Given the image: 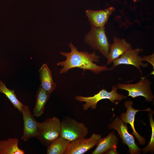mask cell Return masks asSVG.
Segmentation results:
<instances>
[{"instance_id": "obj_16", "label": "cell", "mask_w": 154, "mask_h": 154, "mask_svg": "<svg viewBox=\"0 0 154 154\" xmlns=\"http://www.w3.org/2000/svg\"><path fill=\"white\" fill-rule=\"evenodd\" d=\"M19 141L17 138L0 140V154H24V151L18 146Z\"/></svg>"}, {"instance_id": "obj_15", "label": "cell", "mask_w": 154, "mask_h": 154, "mask_svg": "<svg viewBox=\"0 0 154 154\" xmlns=\"http://www.w3.org/2000/svg\"><path fill=\"white\" fill-rule=\"evenodd\" d=\"M114 131L110 133L106 137L102 138L99 141L97 146L92 154L106 153L110 149L117 148L119 139L115 134Z\"/></svg>"}, {"instance_id": "obj_13", "label": "cell", "mask_w": 154, "mask_h": 154, "mask_svg": "<svg viewBox=\"0 0 154 154\" xmlns=\"http://www.w3.org/2000/svg\"><path fill=\"white\" fill-rule=\"evenodd\" d=\"M113 37L114 42L110 45L106 66L113 62L127 50L132 48L131 44L125 39H120L115 36Z\"/></svg>"}, {"instance_id": "obj_14", "label": "cell", "mask_w": 154, "mask_h": 154, "mask_svg": "<svg viewBox=\"0 0 154 154\" xmlns=\"http://www.w3.org/2000/svg\"><path fill=\"white\" fill-rule=\"evenodd\" d=\"M40 75L39 87L51 94L57 84L53 81L52 72L47 64H44L38 70Z\"/></svg>"}, {"instance_id": "obj_3", "label": "cell", "mask_w": 154, "mask_h": 154, "mask_svg": "<svg viewBox=\"0 0 154 154\" xmlns=\"http://www.w3.org/2000/svg\"><path fill=\"white\" fill-rule=\"evenodd\" d=\"M117 89L116 86H113L110 92H108L106 89H103L93 96L84 97L77 95L75 99L77 101L85 102L82 105L84 110H87L89 108L95 109L98 102L103 99H109L112 102L117 105L120 101L126 98L124 95L118 93Z\"/></svg>"}, {"instance_id": "obj_12", "label": "cell", "mask_w": 154, "mask_h": 154, "mask_svg": "<svg viewBox=\"0 0 154 154\" xmlns=\"http://www.w3.org/2000/svg\"><path fill=\"white\" fill-rule=\"evenodd\" d=\"M115 10L114 7H111L100 10H87L86 14L91 27L98 28L105 27L110 16Z\"/></svg>"}, {"instance_id": "obj_7", "label": "cell", "mask_w": 154, "mask_h": 154, "mask_svg": "<svg viewBox=\"0 0 154 154\" xmlns=\"http://www.w3.org/2000/svg\"><path fill=\"white\" fill-rule=\"evenodd\" d=\"M108 128L110 129H114L117 132L123 143L128 146L130 154L140 153L141 149L135 143L133 136L128 132L127 124L120 117H116L109 125Z\"/></svg>"}, {"instance_id": "obj_22", "label": "cell", "mask_w": 154, "mask_h": 154, "mask_svg": "<svg viewBox=\"0 0 154 154\" xmlns=\"http://www.w3.org/2000/svg\"><path fill=\"white\" fill-rule=\"evenodd\" d=\"M116 149L115 148H112L108 150L106 154H117Z\"/></svg>"}, {"instance_id": "obj_17", "label": "cell", "mask_w": 154, "mask_h": 154, "mask_svg": "<svg viewBox=\"0 0 154 154\" xmlns=\"http://www.w3.org/2000/svg\"><path fill=\"white\" fill-rule=\"evenodd\" d=\"M50 95L39 87L36 93L35 104L33 111L34 116L38 117L43 114L45 105L49 98Z\"/></svg>"}, {"instance_id": "obj_23", "label": "cell", "mask_w": 154, "mask_h": 154, "mask_svg": "<svg viewBox=\"0 0 154 154\" xmlns=\"http://www.w3.org/2000/svg\"><path fill=\"white\" fill-rule=\"evenodd\" d=\"M135 2H136L137 1V0H133Z\"/></svg>"}, {"instance_id": "obj_8", "label": "cell", "mask_w": 154, "mask_h": 154, "mask_svg": "<svg viewBox=\"0 0 154 154\" xmlns=\"http://www.w3.org/2000/svg\"><path fill=\"white\" fill-rule=\"evenodd\" d=\"M142 48H136L127 50L123 54L113 62L112 68L113 70L116 66L121 64L131 65L135 66L143 76L141 67H147L149 63H144L143 57L139 55L140 52L143 51Z\"/></svg>"}, {"instance_id": "obj_19", "label": "cell", "mask_w": 154, "mask_h": 154, "mask_svg": "<svg viewBox=\"0 0 154 154\" xmlns=\"http://www.w3.org/2000/svg\"><path fill=\"white\" fill-rule=\"evenodd\" d=\"M0 93L4 94L14 107L21 112L23 104L17 99L14 90L7 88L5 84L0 80Z\"/></svg>"}, {"instance_id": "obj_5", "label": "cell", "mask_w": 154, "mask_h": 154, "mask_svg": "<svg viewBox=\"0 0 154 154\" xmlns=\"http://www.w3.org/2000/svg\"><path fill=\"white\" fill-rule=\"evenodd\" d=\"M84 42L93 49L98 50L106 59L108 58L110 44L106 36L105 27L95 28L91 27L85 36Z\"/></svg>"}, {"instance_id": "obj_2", "label": "cell", "mask_w": 154, "mask_h": 154, "mask_svg": "<svg viewBox=\"0 0 154 154\" xmlns=\"http://www.w3.org/2000/svg\"><path fill=\"white\" fill-rule=\"evenodd\" d=\"M60 121L56 117L38 122L36 138L43 145L47 147L60 137Z\"/></svg>"}, {"instance_id": "obj_20", "label": "cell", "mask_w": 154, "mask_h": 154, "mask_svg": "<svg viewBox=\"0 0 154 154\" xmlns=\"http://www.w3.org/2000/svg\"><path fill=\"white\" fill-rule=\"evenodd\" d=\"M153 111L149 112L148 115L150 126L151 129V132L150 141L146 147L142 149V152L143 153H146L150 152L153 153L154 151V122L153 119Z\"/></svg>"}, {"instance_id": "obj_6", "label": "cell", "mask_w": 154, "mask_h": 154, "mask_svg": "<svg viewBox=\"0 0 154 154\" xmlns=\"http://www.w3.org/2000/svg\"><path fill=\"white\" fill-rule=\"evenodd\" d=\"M151 82L147 78L142 77L141 79L134 84L118 83L116 85L117 89L127 91L128 94L126 97L130 96L134 98L143 96L148 102L152 101L154 98L151 88Z\"/></svg>"}, {"instance_id": "obj_11", "label": "cell", "mask_w": 154, "mask_h": 154, "mask_svg": "<svg viewBox=\"0 0 154 154\" xmlns=\"http://www.w3.org/2000/svg\"><path fill=\"white\" fill-rule=\"evenodd\" d=\"M133 102L130 100H126L125 102L124 106L127 108L126 112L121 114L120 118L125 123H129L132 129V133L137 139L139 143L141 145L145 143V139L141 136L136 131L134 127V122L135 116L136 113L139 111H145L147 112L151 111V109L148 108L142 110H136L132 107Z\"/></svg>"}, {"instance_id": "obj_1", "label": "cell", "mask_w": 154, "mask_h": 154, "mask_svg": "<svg viewBox=\"0 0 154 154\" xmlns=\"http://www.w3.org/2000/svg\"><path fill=\"white\" fill-rule=\"evenodd\" d=\"M68 46L71 49L70 52H60L66 57L65 60L57 63V65L62 67L59 72L60 74L66 73L70 69L76 68L82 69L84 71L86 70H90L96 74L103 71L113 70L106 65L99 66L94 63L99 62L100 58L95 50L92 53L85 51H79L71 42H70Z\"/></svg>"}, {"instance_id": "obj_10", "label": "cell", "mask_w": 154, "mask_h": 154, "mask_svg": "<svg viewBox=\"0 0 154 154\" xmlns=\"http://www.w3.org/2000/svg\"><path fill=\"white\" fill-rule=\"evenodd\" d=\"M21 113L23 117V129L21 139L27 141L31 137H36L38 122L35 119L28 106L23 105Z\"/></svg>"}, {"instance_id": "obj_18", "label": "cell", "mask_w": 154, "mask_h": 154, "mask_svg": "<svg viewBox=\"0 0 154 154\" xmlns=\"http://www.w3.org/2000/svg\"><path fill=\"white\" fill-rule=\"evenodd\" d=\"M70 142L60 137L47 147V154H64Z\"/></svg>"}, {"instance_id": "obj_4", "label": "cell", "mask_w": 154, "mask_h": 154, "mask_svg": "<svg viewBox=\"0 0 154 154\" xmlns=\"http://www.w3.org/2000/svg\"><path fill=\"white\" fill-rule=\"evenodd\" d=\"M88 129L83 123L68 116L64 117L60 121V137L71 142L79 138L85 137Z\"/></svg>"}, {"instance_id": "obj_21", "label": "cell", "mask_w": 154, "mask_h": 154, "mask_svg": "<svg viewBox=\"0 0 154 154\" xmlns=\"http://www.w3.org/2000/svg\"><path fill=\"white\" fill-rule=\"evenodd\" d=\"M143 61H145L148 62L151 64V65L153 67V68H154V53L151 55L148 56H143Z\"/></svg>"}, {"instance_id": "obj_9", "label": "cell", "mask_w": 154, "mask_h": 154, "mask_svg": "<svg viewBox=\"0 0 154 154\" xmlns=\"http://www.w3.org/2000/svg\"><path fill=\"white\" fill-rule=\"evenodd\" d=\"M102 138L99 134L93 133L88 138L82 137L70 142L64 154H83L97 145Z\"/></svg>"}]
</instances>
